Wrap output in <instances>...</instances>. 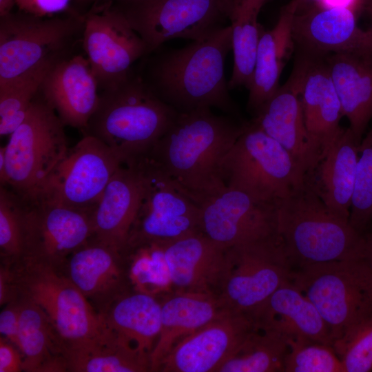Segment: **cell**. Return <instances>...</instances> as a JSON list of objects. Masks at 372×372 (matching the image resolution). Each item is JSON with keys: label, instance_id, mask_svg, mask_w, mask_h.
<instances>
[{"label": "cell", "instance_id": "obj_27", "mask_svg": "<svg viewBox=\"0 0 372 372\" xmlns=\"http://www.w3.org/2000/svg\"><path fill=\"white\" fill-rule=\"evenodd\" d=\"M343 116L360 144L372 119V55L331 54L324 57Z\"/></svg>", "mask_w": 372, "mask_h": 372}, {"label": "cell", "instance_id": "obj_7", "mask_svg": "<svg viewBox=\"0 0 372 372\" xmlns=\"http://www.w3.org/2000/svg\"><path fill=\"white\" fill-rule=\"evenodd\" d=\"M19 296L46 313L67 352L81 348L106 331L101 316L59 269L27 258L15 263Z\"/></svg>", "mask_w": 372, "mask_h": 372}, {"label": "cell", "instance_id": "obj_32", "mask_svg": "<svg viewBox=\"0 0 372 372\" xmlns=\"http://www.w3.org/2000/svg\"><path fill=\"white\" fill-rule=\"evenodd\" d=\"M70 372L151 371L150 355L107 329L99 338L65 354Z\"/></svg>", "mask_w": 372, "mask_h": 372}, {"label": "cell", "instance_id": "obj_4", "mask_svg": "<svg viewBox=\"0 0 372 372\" xmlns=\"http://www.w3.org/2000/svg\"><path fill=\"white\" fill-rule=\"evenodd\" d=\"M276 205L278 234L292 270L362 257L364 234L331 211L304 183Z\"/></svg>", "mask_w": 372, "mask_h": 372}, {"label": "cell", "instance_id": "obj_33", "mask_svg": "<svg viewBox=\"0 0 372 372\" xmlns=\"http://www.w3.org/2000/svg\"><path fill=\"white\" fill-rule=\"evenodd\" d=\"M271 0H235L230 16L234 66L228 81L229 90L248 89L252 78L256 52L263 30L258 23L262 8Z\"/></svg>", "mask_w": 372, "mask_h": 372}, {"label": "cell", "instance_id": "obj_17", "mask_svg": "<svg viewBox=\"0 0 372 372\" xmlns=\"http://www.w3.org/2000/svg\"><path fill=\"white\" fill-rule=\"evenodd\" d=\"M256 324L248 314L228 311L178 341L158 371L217 372Z\"/></svg>", "mask_w": 372, "mask_h": 372}, {"label": "cell", "instance_id": "obj_12", "mask_svg": "<svg viewBox=\"0 0 372 372\" xmlns=\"http://www.w3.org/2000/svg\"><path fill=\"white\" fill-rule=\"evenodd\" d=\"M134 165L141 174L143 192L125 247L167 243L200 231L196 203L147 156Z\"/></svg>", "mask_w": 372, "mask_h": 372}, {"label": "cell", "instance_id": "obj_9", "mask_svg": "<svg viewBox=\"0 0 372 372\" xmlns=\"http://www.w3.org/2000/svg\"><path fill=\"white\" fill-rule=\"evenodd\" d=\"M84 14L41 17L22 11L0 17V84L63 58L79 34Z\"/></svg>", "mask_w": 372, "mask_h": 372}, {"label": "cell", "instance_id": "obj_35", "mask_svg": "<svg viewBox=\"0 0 372 372\" xmlns=\"http://www.w3.org/2000/svg\"><path fill=\"white\" fill-rule=\"evenodd\" d=\"M56 62L45 64L0 84L1 136H10L24 121L44 78Z\"/></svg>", "mask_w": 372, "mask_h": 372}, {"label": "cell", "instance_id": "obj_5", "mask_svg": "<svg viewBox=\"0 0 372 372\" xmlns=\"http://www.w3.org/2000/svg\"><path fill=\"white\" fill-rule=\"evenodd\" d=\"M291 281L316 307L333 342L372 316V269L362 257L300 267Z\"/></svg>", "mask_w": 372, "mask_h": 372}, {"label": "cell", "instance_id": "obj_45", "mask_svg": "<svg viewBox=\"0 0 372 372\" xmlns=\"http://www.w3.org/2000/svg\"><path fill=\"white\" fill-rule=\"evenodd\" d=\"M363 0H322L317 6L323 8H346L355 12L359 8H362Z\"/></svg>", "mask_w": 372, "mask_h": 372}, {"label": "cell", "instance_id": "obj_34", "mask_svg": "<svg viewBox=\"0 0 372 372\" xmlns=\"http://www.w3.org/2000/svg\"><path fill=\"white\" fill-rule=\"evenodd\" d=\"M289 338L271 325L256 324L217 372H285Z\"/></svg>", "mask_w": 372, "mask_h": 372}, {"label": "cell", "instance_id": "obj_21", "mask_svg": "<svg viewBox=\"0 0 372 372\" xmlns=\"http://www.w3.org/2000/svg\"><path fill=\"white\" fill-rule=\"evenodd\" d=\"M99 88L87 59L78 54L55 63L39 92L65 126L83 131L98 106Z\"/></svg>", "mask_w": 372, "mask_h": 372}, {"label": "cell", "instance_id": "obj_13", "mask_svg": "<svg viewBox=\"0 0 372 372\" xmlns=\"http://www.w3.org/2000/svg\"><path fill=\"white\" fill-rule=\"evenodd\" d=\"M23 203L22 258L60 269L93 235L94 209H80L42 198Z\"/></svg>", "mask_w": 372, "mask_h": 372}, {"label": "cell", "instance_id": "obj_28", "mask_svg": "<svg viewBox=\"0 0 372 372\" xmlns=\"http://www.w3.org/2000/svg\"><path fill=\"white\" fill-rule=\"evenodd\" d=\"M259 324L275 327L289 340L304 339L332 346L329 328L314 304L289 280L252 316Z\"/></svg>", "mask_w": 372, "mask_h": 372}, {"label": "cell", "instance_id": "obj_8", "mask_svg": "<svg viewBox=\"0 0 372 372\" xmlns=\"http://www.w3.org/2000/svg\"><path fill=\"white\" fill-rule=\"evenodd\" d=\"M64 124L54 110L37 97L6 144L4 186L23 200L37 196L69 149Z\"/></svg>", "mask_w": 372, "mask_h": 372}, {"label": "cell", "instance_id": "obj_42", "mask_svg": "<svg viewBox=\"0 0 372 372\" xmlns=\"http://www.w3.org/2000/svg\"><path fill=\"white\" fill-rule=\"evenodd\" d=\"M20 303L17 298L3 306L0 313L1 336L18 347Z\"/></svg>", "mask_w": 372, "mask_h": 372}, {"label": "cell", "instance_id": "obj_31", "mask_svg": "<svg viewBox=\"0 0 372 372\" xmlns=\"http://www.w3.org/2000/svg\"><path fill=\"white\" fill-rule=\"evenodd\" d=\"M18 348L25 372H65V350L44 311L30 299L19 296Z\"/></svg>", "mask_w": 372, "mask_h": 372}, {"label": "cell", "instance_id": "obj_22", "mask_svg": "<svg viewBox=\"0 0 372 372\" xmlns=\"http://www.w3.org/2000/svg\"><path fill=\"white\" fill-rule=\"evenodd\" d=\"M162 245L172 286L177 292L216 295L226 248L201 231Z\"/></svg>", "mask_w": 372, "mask_h": 372}, {"label": "cell", "instance_id": "obj_46", "mask_svg": "<svg viewBox=\"0 0 372 372\" xmlns=\"http://www.w3.org/2000/svg\"><path fill=\"white\" fill-rule=\"evenodd\" d=\"M364 239L362 258L372 269V231L364 232Z\"/></svg>", "mask_w": 372, "mask_h": 372}, {"label": "cell", "instance_id": "obj_1", "mask_svg": "<svg viewBox=\"0 0 372 372\" xmlns=\"http://www.w3.org/2000/svg\"><path fill=\"white\" fill-rule=\"evenodd\" d=\"M246 123L211 108L178 113L147 157L197 204L225 186L223 163Z\"/></svg>", "mask_w": 372, "mask_h": 372}, {"label": "cell", "instance_id": "obj_3", "mask_svg": "<svg viewBox=\"0 0 372 372\" xmlns=\"http://www.w3.org/2000/svg\"><path fill=\"white\" fill-rule=\"evenodd\" d=\"M133 72L102 90L98 106L82 131L105 143L130 165L147 156L178 115Z\"/></svg>", "mask_w": 372, "mask_h": 372}, {"label": "cell", "instance_id": "obj_44", "mask_svg": "<svg viewBox=\"0 0 372 372\" xmlns=\"http://www.w3.org/2000/svg\"><path fill=\"white\" fill-rule=\"evenodd\" d=\"M23 355L13 343L0 336V372H21Z\"/></svg>", "mask_w": 372, "mask_h": 372}, {"label": "cell", "instance_id": "obj_18", "mask_svg": "<svg viewBox=\"0 0 372 372\" xmlns=\"http://www.w3.org/2000/svg\"><path fill=\"white\" fill-rule=\"evenodd\" d=\"M293 34L298 52L309 56L372 55V27L361 28L355 12L349 8L313 6L297 10Z\"/></svg>", "mask_w": 372, "mask_h": 372}, {"label": "cell", "instance_id": "obj_37", "mask_svg": "<svg viewBox=\"0 0 372 372\" xmlns=\"http://www.w3.org/2000/svg\"><path fill=\"white\" fill-rule=\"evenodd\" d=\"M359 155L349 221L364 234L372 222V129L363 137Z\"/></svg>", "mask_w": 372, "mask_h": 372}, {"label": "cell", "instance_id": "obj_39", "mask_svg": "<svg viewBox=\"0 0 372 372\" xmlns=\"http://www.w3.org/2000/svg\"><path fill=\"white\" fill-rule=\"evenodd\" d=\"M285 372H344L331 345L309 340L289 341Z\"/></svg>", "mask_w": 372, "mask_h": 372}, {"label": "cell", "instance_id": "obj_11", "mask_svg": "<svg viewBox=\"0 0 372 372\" xmlns=\"http://www.w3.org/2000/svg\"><path fill=\"white\" fill-rule=\"evenodd\" d=\"M235 0L112 1L147 45L148 54L171 39H207L229 25Z\"/></svg>", "mask_w": 372, "mask_h": 372}, {"label": "cell", "instance_id": "obj_41", "mask_svg": "<svg viewBox=\"0 0 372 372\" xmlns=\"http://www.w3.org/2000/svg\"><path fill=\"white\" fill-rule=\"evenodd\" d=\"M71 0H16L20 11L37 17H52L70 9Z\"/></svg>", "mask_w": 372, "mask_h": 372}, {"label": "cell", "instance_id": "obj_40", "mask_svg": "<svg viewBox=\"0 0 372 372\" xmlns=\"http://www.w3.org/2000/svg\"><path fill=\"white\" fill-rule=\"evenodd\" d=\"M344 372L372 371V316L349 329L333 341Z\"/></svg>", "mask_w": 372, "mask_h": 372}, {"label": "cell", "instance_id": "obj_24", "mask_svg": "<svg viewBox=\"0 0 372 372\" xmlns=\"http://www.w3.org/2000/svg\"><path fill=\"white\" fill-rule=\"evenodd\" d=\"M143 192L138 167L121 164L94 208L92 237L123 251L136 219Z\"/></svg>", "mask_w": 372, "mask_h": 372}, {"label": "cell", "instance_id": "obj_25", "mask_svg": "<svg viewBox=\"0 0 372 372\" xmlns=\"http://www.w3.org/2000/svg\"><path fill=\"white\" fill-rule=\"evenodd\" d=\"M359 146L349 127L343 129L327 152L304 175V185L331 211L348 220Z\"/></svg>", "mask_w": 372, "mask_h": 372}, {"label": "cell", "instance_id": "obj_26", "mask_svg": "<svg viewBox=\"0 0 372 372\" xmlns=\"http://www.w3.org/2000/svg\"><path fill=\"white\" fill-rule=\"evenodd\" d=\"M298 6V0H291L282 8L275 26L261 33L248 87L247 108L253 116L279 88L286 61L296 48L293 23Z\"/></svg>", "mask_w": 372, "mask_h": 372}, {"label": "cell", "instance_id": "obj_2", "mask_svg": "<svg viewBox=\"0 0 372 372\" xmlns=\"http://www.w3.org/2000/svg\"><path fill=\"white\" fill-rule=\"evenodd\" d=\"M231 50L229 25L205 39L157 53L141 76L157 97L178 113L214 107L240 119L225 74Z\"/></svg>", "mask_w": 372, "mask_h": 372}, {"label": "cell", "instance_id": "obj_50", "mask_svg": "<svg viewBox=\"0 0 372 372\" xmlns=\"http://www.w3.org/2000/svg\"><path fill=\"white\" fill-rule=\"evenodd\" d=\"M362 8L372 18V0H363Z\"/></svg>", "mask_w": 372, "mask_h": 372}, {"label": "cell", "instance_id": "obj_51", "mask_svg": "<svg viewBox=\"0 0 372 372\" xmlns=\"http://www.w3.org/2000/svg\"><path fill=\"white\" fill-rule=\"evenodd\" d=\"M76 1L81 2V3H88V2H92V1H99L101 0H75ZM107 1V0H104ZM112 1H121V0H112Z\"/></svg>", "mask_w": 372, "mask_h": 372}, {"label": "cell", "instance_id": "obj_49", "mask_svg": "<svg viewBox=\"0 0 372 372\" xmlns=\"http://www.w3.org/2000/svg\"><path fill=\"white\" fill-rule=\"evenodd\" d=\"M322 0H298V10L304 9L313 6H318Z\"/></svg>", "mask_w": 372, "mask_h": 372}, {"label": "cell", "instance_id": "obj_36", "mask_svg": "<svg viewBox=\"0 0 372 372\" xmlns=\"http://www.w3.org/2000/svg\"><path fill=\"white\" fill-rule=\"evenodd\" d=\"M123 252L133 289L156 296L172 285L162 243L127 246Z\"/></svg>", "mask_w": 372, "mask_h": 372}, {"label": "cell", "instance_id": "obj_14", "mask_svg": "<svg viewBox=\"0 0 372 372\" xmlns=\"http://www.w3.org/2000/svg\"><path fill=\"white\" fill-rule=\"evenodd\" d=\"M82 41L102 90L125 79L135 62L148 54L144 41L112 0L96 4L84 14Z\"/></svg>", "mask_w": 372, "mask_h": 372}, {"label": "cell", "instance_id": "obj_47", "mask_svg": "<svg viewBox=\"0 0 372 372\" xmlns=\"http://www.w3.org/2000/svg\"><path fill=\"white\" fill-rule=\"evenodd\" d=\"M6 146L0 148V183L1 186L5 184L6 181Z\"/></svg>", "mask_w": 372, "mask_h": 372}, {"label": "cell", "instance_id": "obj_15", "mask_svg": "<svg viewBox=\"0 0 372 372\" xmlns=\"http://www.w3.org/2000/svg\"><path fill=\"white\" fill-rule=\"evenodd\" d=\"M121 164L105 143L83 135L69 148L34 198L74 208L94 209Z\"/></svg>", "mask_w": 372, "mask_h": 372}, {"label": "cell", "instance_id": "obj_16", "mask_svg": "<svg viewBox=\"0 0 372 372\" xmlns=\"http://www.w3.org/2000/svg\"><path fill=\"white\" fill-rule=\"evenodd\" d=\"M200 230L225 248L279 235L276 204L223 187L197 202Z\"/></svg>", "mask_w": 372, "mask_h": 372}, {"label": "cell", "instance_id": "obj_23", "mask_svg": "<svg viewBox=\"0 0 372 372\" xmlns=\"http://www.w3.org/2000/svg\"><path fill=\"white\" fill-rule=\"evenodd\" d=\"M298 54L304 62L300 90L304 121L318 161L343 130L340 122L344 116L324 58Z\"/></svg>", "mask_w": 372, "mask_h": 372}, {"label": "cell", "instance_id": "obj_38", "mask_svg": "<svg viewBox=\"0 0 372 372\" xmlns=\"http://www.w3.org/2000/svg\"><path fill=\"white\" fill-rule=\"evenodd\" d=\"M23 210L21 198L0 186L1 259L15 262L23 257Z\"/></svg>", "mask_w": 372, "mask_h": 372}, {"label": "cell", "instance_id": "obj_48", "mask_svg": "<svg viewBox=\"0 0 372 372\" xmlns=\"http://www.w3.org/2000/svg\"><path fill=\"white\" fill-rule=\"evenodd\" d=\"M16 5V0H0V17H3L12 12Z\"/></svg>", "mask_w": 372, "mask_h": 372}, {"label": "cell", "instance_id": "obj_43", "mask_svg": "<svg viewBox=\"0 0 372 372\" xmlns=\"http://www.w3.org/2000/svg\"><path fill=\"white\" fill-rule=\"evenodd\" d=\"M17 262V261H16ZM14 261L1 259L0 305L4 306L19 298Z\"/></svg>", "mask_w": 372, "mask_h": 372}, {"label": "cell", "instance_id": "obj_6", "mask_svg": "<svg viewBox=\"0 0 372 372\" xmlns=\"http://www.w3.org/2000/svg\"><path fill=\"white\" fill-rule=\"evenodd\" d=\"M304 175L291 154L252 120L247 121L222 166L225 186L276 205L303 184Z\"/></svg>", "mask_w": 372, "mask_h": 372}, {"label": "cell", "instance_id": "obj_20", "mask_svg": "<svg viewBox=\"0 0 372 372\" xmlns=\"http://www.w3.org/2000/svg\"><path fill=\"white\" fill-rule=\"evenodd\" d=\"M304 68L298 54L287 81L261 107L251 119L295 158L305 174L318 161L304 121L300 99Z\"/></svg>", "mask_w": 372, "mask_h": 372}, {"label": "cell", "instance_id": "obj_10", "mask_svg": "<svg viewBox=\"0 0 372 372\" xmlns=\"http://www.w3.org/2000/svg\"><path fill=\"white\" fill-rule=\"evenodd\" d=\"M292 271L279 235L234 245L226 248L216 296L224 309L253 316Z\"/></svg>", "mask_w": 372, "mask_h": 372}, {"label": "cell", "instance_id": "obj_19", "mask_svg": "<svg viewBox=\"0 0 372 372\" xmlns=\"http://www.w3.org/2000/svg\"><path fill=\"white\" fill-rule=\"evenodd\" d=\"M99 313L132 289L123 251L91 237L59 269Z\"/></svg>", "mask_w": 372, "mask_h": 372}, {"label": "cell", "instance_id": "obj_30", "mask_svg": "<svg viewBox=\"0 0 372 372\" xmlns=\"http://www.w3.org/2000/svg\"><path fill=\"white\" fill-rule=\"evenodd\" d=\"M99 314L106 329L151 355L161 328V303L156 296L132 289L112 300Z\"/></svg>", "mask_w": 372, "mask_h": 372}, {"label": "cell", "instance_id": "obj_29", "mask_svg": "<svg viewBox=\"0 0 372 372\" xmlns=\"http://www.w3.org/2000/svg\"><path fill=\"white\" fill-rule=\"evenodd\" d=\"M216 295L177 292L161 302V328L150 355L151 371H158L161 362L174 344L224 313Z\"/></svg>", "mask_w": 372, "mask_h": 372}]
</instances>
